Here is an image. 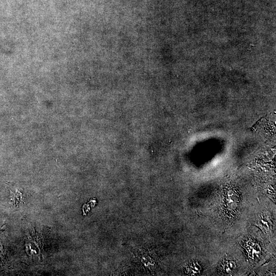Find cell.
Here are the masks:
<instances>
[{
    "instance_id": "7a4b0ae2",
    "label": "cell",
    "mask_w": 276,
    "mask_h": 276,
    "mask_svg": "<svg viewBox=\"0 0 276 276\" xmlns=\"http://www.w3.org/2000/svg\"><path fill=\"white\" fill-rule=\"evenodd\" d=\"M235 264L234 262H229L228 261V262H227L225 264H224V269L228 272V271H230L231 270H232V269H234V268L235 267Z\"/></svg>"
},
{
    "instance_id": "6da1fadb",
    "label": "cell",
    "mask_w": 276,
    "mask_h": 276,
    "mask_svg": "<svg viewBox=\"0 0 276 276\" xmlns=\"http://www.w3.org/2000/svg\"><path fill=\"white\" fill-rule=\"evenodd\" d=\"M200 267L197 263H193L190 267V271L193 274H196L199 273Z\"/></svg>"
}]
</instances>
